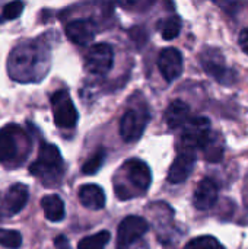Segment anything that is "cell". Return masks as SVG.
Wrapping results in <instances>:
<instances>
[{
  "label": "cell",
  "mask_w": 248,
  "mask_h": 249,
  "mask_svg": "<svg viewBox=\"0 0 248 249\" xmlns=\"http://www.w3.org/2000/svg\"><path fill=\"white\" fill-rule=\"evenodd\" d=\"M199 61L203 71L224 86H232L238 79L237 71L227 64L225 55L216 47H205L199 55Z\"/></svg>",
  "instance_id": "cell-1"
},
{
  "label": "cell",
  "mask_w": 248,
  "mask_h": 249,
  "mask_svg": "<svg viewBox=\"0 0 248 249\" xmlns=\"http://www.w3.org/2000/svg\"><path fill=\"white\" fill-rule=\"evenodd\" d=\"M61 168L63 158L58 147L54 144L42 143L38 152V159L31 165L29 172L34 177L41 178L44 182H53L54 178H58Z\"/></svg>",
  "instance_id": "cell-2"
},
{
  "label": "cell",
  "mask_w": 248,
  "mask_h": 249,
  "mask_svg": "<svg viewBox=\"0 0 248 249\" xmlns=\"http://www.w3.org/2000/svg\"><path fill=\"white\" fill-rule=\"evenodd\" d=\"M212 125L206 117H194L183 127L180 137V150H197L203 149L212 136Z\"/></svg>",
  "instance_id": "cell-3"
},
{
  "label": "cell",
  "mask_w": 248,
  "mask_h": 249,
  "mask_svg": "<svg viewBox=\"0 0 248 249\" xmlns=\"http://www.w3.org/2000/svg\"><path fill=\"white\" fill-rule=\"evenodd\" d=\"M149 120L151 114L146 107L129 109L120 121V134L123 140L127 143L137 142L142 137Z\"/></svg>",
  "instance_id": "cell-4"
},
{
  "label": "cell",
  "mask_w": 248,
  "mask_h": 249,
  "mask_svg": "<svg viewBox=\"0 0 248 249\" xmlns=\"http://www.w3.org/2000/svg\"><path fill=\"white\" fill-rule=\"evenodd\" d=\"M54 123L60 128H73L77 123V109L67 90H57L51 96Z\"/></svg>",
  "instance_id": "cell-5"
},
{
  "label": "cell",
  "mask_w": 248,
  "mask_h": 249,
  "mask_svg": "<svg viewBox=\"0 0 248 249\" xmlns=\"http://www.w3.org/2000/svg\"><path fill=\"white\" fill-rule=\"evenodd\" d=\"M114 64V51L111 45L105 42H98L89 47L85 55V67L92 74L104 76Z\"/></svg>",
  "instance_id": "cell-6"
},
{
  "label": "cell",
  "mask_w": 248,
  "mask_h": 249,
  "mask_svg": "<svg viewBox=\"0 0 248 249\" xmlns=\"http://www.w3.org/2000/svg\"><path fill=\"white\" fill-rule=\"evenodd\" d=\"M149 225L140 216L126 217L117 229V249H129L136 241L145 236Z\"/></svg>",
  "instance_id": "cell-7"
},
{
  "label": "cell",
  "mask_w": 248,
  "mask_h": 249,
  "mask_svg": "<svg viewBox=\"0 0 248 249\" xmlns=\"http://www.w3.org/2000/svg\"><path fill=\"white\" fill-rule=\"evenodd\" d=\"M29 198V190L25 184H13L0 197V217H12L22 212Z\"/></svg>",
  "instance_id": "cell-8"
},
{
  "label": "cell",
  "mask_w": 248,
  "mask_h": 249,
  "mask_svg": "<svg viewBox=\"0 0 248 249\" xmlns=\"http://www.w3.org/2000/svg\"><path fill=\"white\" fill-rule=\"evenodd\" d=\"M158 67H159L162 77L168 83L174 82L175 79H178L181 76L183 69H184L183 54L174 47L164 48L158 57Z\"/></svg>",
  "instance_id": "cell-9"
},
{
  "label": "cell",
  "mask_w": 248,
  "mask_h": 249,
  "mask_svg": "<svg viewBox=\"0 0 248 249\" xmlns=\"http://www.w3.org/2000/svg\"><path fill=\"white\" fill-rule=\"evenodd\" d=\"M197 155L194 150H180L168 171V182L181 184L187 181L196 166Z\"/></svg>",
  "instance_id": "cell-10"
},
{
  "label": "cell",
  "mask_w": 248,
  "mask_h": 249,
  "mask_svg": "<svg viewBox=\"0 0 248 249\" xmlns=\"http://www.w3.org/2000/svg\"><path fill=\"white\" fill-rule=\"evenodd\" d=\"M219 198V187L215 179L203 178L193 194V204L200 212H209L215 207Z\"/></svg>",
  "instance_id": "cell-11"
},
{
  "label": "cell",
  "mask_w": 248,
  "mask_h": 249,
  "mask_svg": "<svg viewBox=\"0 0 248 249\" xmlns=\"http://www.w3.org/2000/svg\"><path fill=\"white\" fill-rule=\"evenodd\" d=\"M95 23L92 19H75L66 25L67 38L76 45H88L95 38Z\"/></svg>",
  "instance_id": "cell-12"
},
{
  "label": "cell",
  "mask_w": 248,
  "mask_h": 249,
  "mask_svg": "<svg viewBox=\"0 0 248 249\" xmlns=\"http://www.w3.org/2000/svg\"><path fill=\"white\" fill-rule=\"evenodd\" d=\"M126 171L129 181L139 190L146 191L152 184V172L146 162L140 159H130L126 162Z\"/></svg>",
  "instance_id": "cell-13"
},
{
  "label": "cell",
  "mask_w": 248,
  "mask_h": 249,
  "mask_svg": "<svg viewBox=\"0 0 248 249\" xmlns=\"http://www.w3.org/2000/svg\"><path fill=\"white\" fill-rule=\"evenodd\" d=\"M189 120H190V107L184 101L175 99L168 105L165 111V123L171 130L184 127Z\"/></svg>",
  "instance_id": "cell-14"
},
{
  "label": "cell",
  "mask_w": 248,
  "mask_h": 249,
  "mask_svg": "<svg viewBox=\"0 0 248 249\" xmlns=\"http://www.w3.org/2000/svg\"><path fill=\"white\" fill-rule=\"evenodd\" d=\"M79 201L83 207L89 210H101L105 207L107 198L104 190L96 184L82 185L79 190Z\"/></svg>",
  "instance_id": "cell-15"
},
{
  "label": "cell",
  "mask_w": 248,
  "mask_h": 249,
  "mask_svg": "<svg viewBox=\"0 0 248 249\" xmlns=\"http://www.w3.org/2000/svg\"><path fill=\"white\" fill-rule=\"evenodd\" d=\"M18 153L16 127L7 125L0 130V162L12 160Z\"/></svg>",
  "instance_id": "cell-16"
},
{
  "label": "cell",
  "mask_w": 248,
  "mask_h": 249,
  "mask_svg": "<svg viewBox=\"0 0 248 249\" xmlns=\"http://www.w3.org/2000/svg\"><path fill=\"white\" fill-rule=\"evenodd\" d=\"M41 207L44 210V216L48 222L57 223L61 222L64 219V203L61 200L60 196L57 194H51V196H45L41 200Z\"/></svg>",
  "instance_id": "cell-17"
},
{
  "label": "cell",
  "mask_w": 248,
  "mask_h": 249,
  "mask_svg": "<svg viewBox=\"0 0 248 249\" xmlns=\"http://www.w3.org/2000/svg\"><path fill=\"white\" fill-rule=\"evenodd\" d=\"M202 150H203L205 159L209 163H219L224 159V153H225V142L222 136L213 131L209 142Z\"/></svg>",
  "instance_id": "cell-18"
},
{
  "label": "cell",
  "mask_w": 248,
  "mask_h": 249,
  "mask_svg": "<svg viewBox=\"0 0 248 249\" xmlns=\"http://www.w3.org/2000/svg\"><path fill=\"white\" fill-rule=\"evenodd\" d=\"M110 239H111V233L108 231H101L92 236L83 238L79 242L77 249H105V245L110 242Z\"/></svg>",
  "instance_id": "cell-19"
},
{
  "label": "cell",
  "mask_w": 248,
  "mask_h": 249,
  "mask_svg": "<svg viewBox=\"0 0 248 249\" xmlns=\"http://www.w3.org/2000/svg\"><path fill=\"white\" fill-rule=\"evenodd\" d=\"M181 19L180 16H170L167 18L162 23H161V34H162V38L165 41H171V39H175L180 32H181Z\"/></svg>",
  "instance_id": "cell-20"
},
{
  "label": "cell",
  "mask_w": 248,
  "mask_h": 249,
  "mask_svg": "<svg viewBox=\"0 0 248 249\" xmlns=\"http://www.w3.org/2000/svg\"><path fill=\"white\" fill-rule=\"evenodd\" d=\"M105 158H107L105 149H104V147H99L91 158H88V159L85 160V163H83V166H82V172H83L85 175H94V174H96V172L101 169V166L104 165Z\"/></svg>",
  "instance_id": "cell-21"
},
{
  "label": "cell",
  "mask_w": 248,
  "mask_h": 249,
  "mask_svg": "<svg viewBox=\"0 0 248 249\" xmlns=\"http://www.w3.org/2000/svg\"><path fill=\"white\" fill-rule=\"evenodd\" d=\"M184 249H225L224 245L213 236H197L191 239Z\"/></svg>",
  "instance_id": "cell-22"
},
{
  "label": "cell",
  "mask_w": 248,
  "mask_h": 249,
  "mask_svg": "<svg viewBox=\"0 0 248 249\" xmlns=\"http://www.w3.org/2000/svg\"><path fill=\"white\" fill-rule=\"evenodd\" d=\"M0 245L9 249H18L22 245V236L16 231L0 229Z\"/></svg>",
  "instance_id": "cell-23"
},
{
  "label": "cell",
  "mask_w": 248,
  "mask_h": 249,
  "mask_svg": "<svg viewBox=\"0 0 248 249\" xmlns=\"http://www.w3.org/2000/svg\"><path fill=\"white\" fill-rule=\"evenodd\" d=\"M23 7H25V4L22 1H10L3 7V18L7 20L16 19L22 15Z\"/></svg>",
  "instance_id": "cell-24"
},
{
  "label": "cell",
  "mask_w": 248,
  "mask_h": 249,
  "mask_svg": "<svg viewBox=\"0 0 248 249\" xmlns=\"http://www.w3.org/2000/svg\"><path fill=\"white\" fill-rule=\"evenodd\" d=\"M238 44H240V48L243 50V53L248 55V26L247 28H244V29L240 32Z\"/></svg>",
  "instance_id": "cell-25"
},
{
  "label": "cell",
  "mask_w": 248,
  "mask_h": 249,
  "mask_svg": "<svg viewBox=\"0 0 248 249\" xmlns=\"http://www.w3.org/2000/svg\"><path fill=\"white\" fill-rule=\"evenodd\" d=\"M54 245H56V249H72L70 248L69 241H67V238L63 236V235H60V236H57L54 239Z\"/></svg>",
  "instance_id": "cell-26"
},
{
  "label": "cell",
  "mask_w": 248,
  "mask_h": 249,
  "mask_svg": "<svg viewBox=\"0 0 248 249\" xmlns=\"http://www.w3.org/2000/svg\"><path fill=\"white\" fill-rule=\"evenodd\" d=\"M243 197H244V204L248 210V177L246 178V182H244V188H243Z\"/></svg>",
  "instance_id": "cell-27"
}]
</instances>
